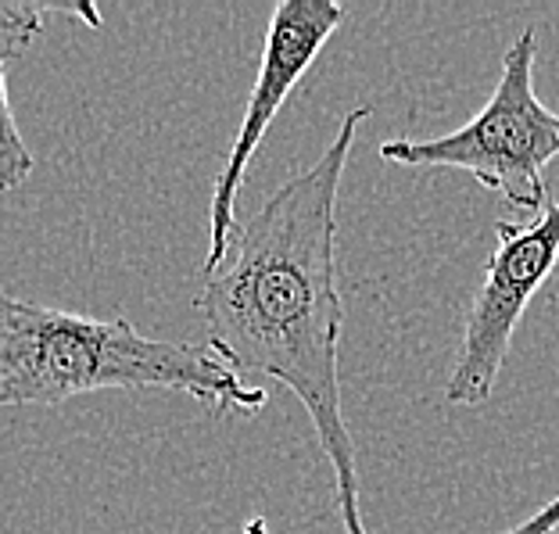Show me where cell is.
Segmentation results:
<instances>
[{"label": "cell", "instance_id": "obj_2", "mask_svg": "<svg viewBox=\"0 0 559 534\" xmlns=\"http://www.w3.org/2000/svg\"><path fill=\"white\" fill-rule=\"evenodd\" d=\"M111 388L180 391L237 416H255L270 402L209 345L144 337L126 320H86L0 295V405H61Z\"/></svg>", "mask_w": 559, "mask_h": 534}, {"label": "cell", "instance_id": "obj_4", "mask_svg": "<svg viewBox=\"0 0 559 534\" xmlns=\"http://www.w3.org/2000/svg\"><path fill=\"white\" fill-rule=\"evenodd\" d=\"M495 237L499 245L469 301L463 345L444 384V402L452 405H485L499 384L531 298L559 265V201H552L531 223L499 219Z\"/></svg>", "mask_w": 559, "mask_h": 534}, {"label": "cell", "instance_id": "obj_5", "mask_svg": "<svg viewBox=\"0 0 559 534\" xmlns=\"http://www.w3.org/2000/svg\"><path fill=\"white\" fill-rule=\"evenodd\" d=\"M341 22H345V8L337 0H280L273 8L245 119H240V130L230 151H226L223 169L212 187L205 276L219 270L226 251H230V240L237 230V194L265 130L280 116V108L287 105V97L301 83V75L320 58V50L330 44V36L341 29Z\"/></svg>", "mask_w": 559, "mask_h": 534}, {"label": "cell", "instance_id": "obj_3", "mask_svg": "<svg viewBox=\"0 0 559 534\" xmlns=\"http://www.w3.org/2000/svg\"><path fill=\"white\" fill-rule=\"evenodd\" d=\"M538 33L524 29L506 47L488 105L460 130L430 140H384L380 158L409 169H460L495 190L516 212L542 215L552 205L545 165L559 158V111L535 91Z\"/></svg>", "mask_w": 559, "mask_h": 534}, {"label": "cell", "instance_id": "obj_1", "mask_svg": "<svg viewBox=\"0 0 559 534\" xmlns=\"http://www.w3.org/2000/svg\"><path fill=\"white\" fill-rule=\"evenodd\" d=\"M370 105L352 108L337 137L305 173L284 180L259 212L237 223L223 265L205 276L194 312L209 352L230 366L280 380L309 413L334 474V506L345 534H370L362 517L359 455L341 402L337 194Z\"/></svg>", "mask_w": 559, "mask_h": 534}, {"label": "cell", "instance_id": "obj_8", "mask_svg": "<svg viewBox=\"0 0 559 534\" xmlns=\"http://www.w3.org/2000/svg\"><path fill=\"white\" fill-rule=\"evenodd\" d=\"M556 531H559V491L542 506L538 513H531L527 520H520V524L510 527L506 534H556Z\"/></svg>", "mask_w": 559, "mask_h": 534}, {"label": "cell", "instance_id": "obj_7", "mask_svg": "<svg viewBox=\"0 0 559 534\" xmlns=\"http://www.w3.org/2000/svg\"><path fill=\"white\" fill-rule=\"evenodd\" d=\"M29 176H33V155H29V144L22 140L15 111H11L8 75H4V66H0V194L19 190Z\"/></svg>", "mask_w": 559, "mask_h": 534}, {"label": "cell", "instance_id": "obj_9", "mask_svg": "<svg viewBox=\"0 0 559 534\" xmlns=\"http://www.w3.org/2000/svg\"><path fill=\"white\" fill-rule=\"evenodd\" d=\"M240 534H270V524H265V517H251L245 527H240Z\"/></svg>", "mask_w": 559, "mask_h": 534}, {"label": "cell", "instance_id": "obj_6", "mask_svg": "<svg viewBox=\"0 0 559 534\" xmlns=\"http://www.w3.org/2000/svg\"><path fill=\"white\" fill-rule=\"evenodd\" d=\"M50 15H72L83 19L91 29H100V11L83 0V4H29V0H11L0 4V66L22 58L25 50L36 44V36L44 33V22Z\"/></svg>", "mask_w": 559, "mask_h": 534}]
</instances>
